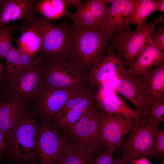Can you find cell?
<instances>
[{
    "instance_id": "6da1fadb",
    "label": "cell",
    "mask_w": 164,
    "mask_h": 164,
    "mask_svg": "<svg viewBox=\"0 0 164 164\" xmlns=\"http://www.w3.org/2000/svg\"><path fill=\"white\" fill-rule=\"evenodd\" d=\"M39 131L33 116L25 110L17 121L7 145L11 155L21 161H34Z\"/></svg>"
},
{
    "instance_id": "7a4b0ae2",
    "label": "cell",
    "mask_w": 164,
    "mask_h": 164,
    "mask_svg": "<svg viewBox=\"0 0 164 164\" xmlns=\"http://www.w3.org/2000/svg\"><path fill=\"white\" fill-rule=\"evenodd\" d=\"M164 14L153 22L144 23L137 27L134 31L130 28L113 36L110 39L111 44L107 47L109 52L117 50L125 64L130 66L137 59L140 52L154 33L155 27L164 22Z\"/></svg>"
},
{
    "instance_id": "3957f363",
    "label": "cell",
    "mask_w": 164,
    "mask_h": 164,
    "mask_svg": "<svg viewBox=\"0 0 164 164\" xmlns=\"http://www.w3.org/2000/svg\"><path fill=\"white\" fill-rule=\"evenodd\" d=\"M25 24L35 27L42 38L39 52L52 57L53 60H61L60 57L67 52L72 32L64 26L52 24L42 18L26 21Z\"/></svg>"
},
{
    "instance_id": "277c9868",
    "label": "cell",
    "mask_w": 164,
    "mask_h": 164,
    "mask_svg": "<svg viewBox=\"0 0 164 164\" xmlns=\"http://www.w3.org/2000/svg\"><path fill=\"white\" fill-rule=\"evenodd\" d=\"M103 112L94 103L70 130L63 133L71 142L80 144L98 151L102 146L100 128Z\"/></svg>"
},
{
    "instance_id": "5b68a950",
    "label": "cell",
    "mask_w": 164,
    "mask_h": 164,
    "mask_svg": "<svg viewBox=\"0 0 164 164\" xmlns=\"http://www.w3.org/2000/svg\"><path fill=\"white\" fill-rule=\"evenodd\" d=\"M156 128L143 120H140L131 130L127 138L118 147L121 156L127 162H131L141 156L156 157L155 132Z\"/></svg>"
},
{
    "instance_id": "8992f818",
    "label": "cell",
    "mask_w": 164,
    "mask_h": 164,
    "mask_svg": "<svg viewBox=\"0 0 164 164\" xmlns=\"http://www.w3.org/2000/svg\"><path fill=\"white\" fill-rule=\"evenodd\" d=\"M107 42L98 29L77 26L72 32L68 51L73 50L85 64H94L104 56Z\"/></svg>"
},
{
    "instance_id": "52a82bcc",
    "label": "cell",
    "mask_w": 164,
    "mask_h": 164,
    "mask_svg": "<svg viewBox=\"0 0 164 164\" xmlns=\"http://www.w3.org/2000/svg\"><path fill=\"white\" fill-rule=\"evenodd\" d=\"M36 145L40 164H56L69 141L51 121L42 119Z\"/></svg>"
},
{
    "instance_id": "ba28073f",
    "label": "cell",
    "mask_w": 164,
    "mask_h": 164,
    "mask_svg": "<svg viewBox=\"0 0 164 164\" xmlns=\"http://www.w3.org/2000/svg\"><path fill=\"white\" fill-rule=\"evenodd\" d=\"M80 87H57L43 84L34 99L43 119L51 121Z\"/></svg>"
},
{
    "instance_id": "9c48e42d",
    "label": "cell",
    "mask_w": 164,
    "mask_h": 164,
    "mask_svg": "<svg viewBox=\"0 0 164 164\" xmlns=\"http://www.w3.org/2000/svg\"><path fill=\"white\" fill-rule=\"evenodd\" d=\"M41 62L14 76L8 81L10 96L25 103L34 98L43 84L44 67Z\"/></svg>"
},
{
    "instance_id": "30bf717a",
    "label": "cell",
    "mask_w": 164,
    "mask_h": 164,
    "mask_svg": "<svg viewBox=\"0 0 164 164\" xmlns=\"http://www.w3.org/2000/svg\"><path fill=\"white\" fill-rule=\"evenodd\" d=\"M136 0H115L108 8L98 29L107 42L114 36L129 27L132 11Z\"/></svg>"
},
{
    "instance_id": "8fae6325",
    "label": "cell",
    "mask_w": 164,
    "mask_h": 164,
    "mask_svg": "<svg viewBox=\"0 0 164 164\" xmlns=\"http://www.w3.org/2000/svg\"><path fill=\"white\" fill-rule=\"evenodd\" d=\"M94 101L91 96L81 88L68 100L53 119L52 123L63 133L70 130Z\"/></svg>"
},
{
    "instance_id": "7c38bea8",
    "label": "cell",
    "mask_w": 164,
    "mask_h": 164,
    "mask_svg": "<svg viewBox=\"0 0 164 164\" xmlns=\"http://www.w3.org/2000/svg\"><path fill=\"white\" fill-rule=\"evenodd\" d=\"M139 121L103 112L100 128L102 146L105 149H116L122 143L125 136Z\"/></svg>"
},
{
    "instance_id": "4fadbf2b",
    "label": "cell",
    "mask_w": 164,
    "mask_h": 164,
    "mask_svg": "<svg viewBox=\"0 0 164 164\" xmlns=\"http://www.w3.org/2000/svg\"><path fill=\"white\" fill-rule=\"evenodd\" d=\"M115 77V90L134 105L142 116L146 106V98L141 78L124 68Z\"/></svg>"
},
{
    "instance_id": "5bb4252c",
    "label": "cell",
    "mask_w": 164,
    "mask_h": 164,
    "mask_svg": "<svg viewBox=\"0 0 164 164\" xmlns=\"http://www.w3.org/2000/svg\"><path fill=\"white\" fill-rule=\"evenodd\" d=\"M80 81L75 67L62 60H53L47 67H44V84L57 87H80Z\"/></svg>"
},
{
    "instance_id": "9a60e30c",
    "label": "cell",
    "mask_w": 164,
    "mask_h": 164,
    "mask_svg": "<svg viewBox=\"0 0 164 164\" xmlns=\"http://www.w3.org/2000/svg\"><path fill=\"white\" fill-rule=\"evenodd\" d=\"M96 98L97 105L104 113L137 121L141 119L139 112L130 107L113 90L106 87L100 88Z\"/></svg>"
},
{
    "instance_id": "2e32d148",
    "label": "cell",
    "mask_w": 164,
    "mask_h": 164,
    "mask_svg": "<svg viewBox=\"0 0 164 164\" xmlns=\"http://www.w3.org/2000/svg\"><path fill=\"white\" fill-rule=\"evenodd\" d=\"M36 3L34 0H0V29L18 20L35 18Z\"/></svg>"
},
{
    "instance_id": "e0dca14e",
    "label": "cell",
    "mask_w": 164,
    "mask_h": 164,
    "mask_svg": "<svg viewBox=\"0 0 164 164\" xmlns=\"http://www.w3.org/2000/svg\"><path fill=\"white\" fill-rule=\"evenodd\" d=\"M25 103L11 96L0 102V129L5 138L6 145L9 142L15 125L26 110Z\"/></svg>"
},
{
    "instance_id": "ac0fdd59",
    "label": "cell",
    "mask_w": 164,
    "mask_h": 164,
    "mask_svg": "<svg viewBox=\"0 0 164 164\" xmlns=\"http://www.w3.org/2000/svg\"><path fill=\"white\" fill-rule=\"evenodd\" d=\"M125 63L121 57L113 51L96 61L91 69L90 78L92 83L99 85L116 76L124 68Z\"/></svg>"
},
{
    "instance_id": "d6986e66",
    "label": "cell",
    "mask_w": 164,
    "mask_h": 164,
    "mask_svg": "<svg viewBox=\"0 0 164 164\" xmlns=\"http://www.w3.org/2000/svg\"><path fill=\"white\" fill-rule=\"evenodd\" d=\"M6 61L5 71L1 79L8 82L14 76L42 61L41 57H31L12 45L4 58Z\"/></svg>"
},
{
    "instance_id": "ffe728a7",
    "label": "cell",
    "mask_w": 164,
    "mask_h": 164,
    "mask_svg": "<svg viewBox=\"0 0 164 164\" xmlns=\"http://www.w3.org/2000/svg\"><path fill=\"white\" fill-rule=\"evenodd\" d=\"M139 77L142 81L146 94V106L164 98V61Z\"/></svg>"
},
{
    "instance_id": "44dd1931",
    "label": "cell",
    "mask_w": 164,
    "mask_h": 164,
    "mask_svg": "<svg viewBox=\"0 0 164 164\" xmlns=\"http://www.w3.org/2000/svg\"><path fill=\"white\" fill-rule=\"evenodd\" d=\"M163 50L150 39L141 50L135 61L128 69L133 75L139 77L146 71L163 61Z\"/></svg>"
},
{
    "instance_id": "7402d4cb",
    "label": "cell",
    "mask_w": 164,
    "mask_h": 164,
    "mask_svg": "<svg viewBox=\"0 0 164 164\" xmlns=\"http://www.w3.org/2000/svg\"><path fill=\"white\" fill-rule=\"evenodd\" d=\"M97 151L69 142L56 164H93Z\"/></svg>"
},
{
    "instance_id": "603a6c76",
    "label": "cell",
    "mask_w": 164,
    "mask_h": 164,
    "mask_svg": "<svg viewBox=\"0 0 164 164\" xmlns=\"http://www.w3.org/2000/svg\"><path fill=\"white\" fill-rule=\"evenodd\" d=\"M21 35L15 39L18 49L31 56L34 57L39 52L41 44V36L34 26L25 25L21 29Z\"/></svg>"
},
{
    "instance_id": "cb8c5ba5",
    "label": "cell",
    "mask_w": 164,
    "mask_h": 164,
    "mask_svg": "<svg viewBox=\"0 0 164 164\" xmlns=\"http://www.w3.org/2000/svg\"><path fill=\"white\" fill-rule=\"evenodd\" d=\"M67 2L64 0H39L36 3V9L46 20H57L64 15L70 16L71 15L67 10Z\"/></svg>"
},
{
    "instance_id": "d4e9b609",
    "label": "cell",
    "mask_w": 164,
    "mask_h": 164,
    "mask_svg": "<svg viewBox=\"0 0 164 164\" xmlns=\"http://www.w3.org/2000/svg\"><path fill=\"white\" fill-rule=\"evenodd\" d=\"M157 0H136L131 15V23L137 27L144 23L147 17L153 11H155Z\"/></svg>"
},
{
    "instance_id": "484cf974",
    "label": "cell",
    "mask_w": 164,
    "mask_h": 164,
    "mask_svg": "<svg viewBox=\"0 0 164 164\" xmlns=\"http://www.w3.org/2000/svg\"><path fill=\"white\" fill-rule=\"evenodd\" d=\"M141 120L157 128L160 123L164 121V98L147 105Z\"/></svg>"
},
{
    "instance_id": "4316f807",
    "label": "cell",
    "mask_w": 164,
    "mask_h": 164,
    "mask_svg": "<svg viewBox=\"0 0 164 164\" xmlns=\"http://www.w3.org/2000/svg\"><path fill=\"white\" fill-rule=\"evenodd\" d=\"M77 9V11L71 13L69 16L75 25L91 29H99L100 24L92 13L84 6L83 3Z\"/></svg>"
},
{
    "instance_id": "83f0119b",
    "label": "cell",
    "mask_w": 164,
    "mask_h": 164,
    "mask_svg": "<svg viewBox=\"0 0 164 164\" xmlns=\"http://www.w3.org/2000/svg\"><path fill=\"white\" fill-rule=\"evenodd\" d=\"M83 3L84 6L94 16L101 26L104 19L108 9L103 0H85Z\"/></svg>"
},
{
    "instance_id": "f1b7e54d",
    "label": "cell",
    "mask_w": 164,
    "mask_h": 164,
    "mask_svg": "<svg viewBox=\"0 0 164 164\" xmlns=\"http://www.w3.org/2000/svg\"><path fill=\"white\" fill-rule=\"evenodd\" d=\"M15 26H8V28L3 39L0 47V60L4 58L6 54L11 48L12 36Z\"/></svg>"
},
{
    "instance_id": "f546056e",
    "label": "cell",
    "mask_w": 164,
    "mask_h": 164,
    "mask_svg": "<svg viewBox=\"0 0 164 164\" xmlns=\"http://www.w3.org/2000/svg\"><path fill=\"white\" fill-rule=\"evenodd\" d=\"M155 148L156 157L164 155V130L158 128H155Z\"/></svg>"
},
{
    "instance_id": "4dcf8cb0",
    "label": "cell",
    "mask_w": 164,
    "mask_h": 164,
    "mask_svg": "<svg viewBox=\"0 0 164 164\" xmlns=\"http://www.w3.org/2000/svg\"><path fill=\"white\" fill-rule=\"evenodd\" d=\"M116 150V149L112 148L105 149L95 158L94 164H112L113 155Z\"/></svg>"
},
{
    "instance_id": "1f68e13d",
    "label": "cell",
    "mask_w": 164,
    "mask_h": 164,
    "mask_svg": "<svg viewBox=\"0 0 164 164\" xmlns=\"http://www.w3.org/2000/svg\"><path fill=\"white\" fill-rule=\"evenodd\" d=\"M151 41L160 49H164V28L162 26L159 27L157 31L154 33L150 38Z\"/></svg>"
},
{
    "instance_id": "d6a6232c",
    "label": "cell",
    "mask_w": 164,
    "mask_h": 164,
    "mask_svg": "<svg viewBox=\"0 0 164 164\" xmlns=\"http://www.w3.org/2000/svg\"><path fill=\"white\" fill-rule=\"evenodd\" d=\"M4 135L0 129V153L2 154L7 149Z\"/></svg>"
},
{
    "instance_id": "836d02e7",
    "label": "cell",
    "mask_w": 164,
    "mask_h": 164,
    "mask_svg": "<svg viewBox=\"0 0 164 164\" xmlns=\"http://www.w3.org/2000/svg\"><path fill=\"white\" fill-rule=\"evenodd\" d=\"M130 164H151L146 158L142 157L139 159H135L131 162Z\"/></svg>"
},
{
    "instance_id": "e575fe53",
    "label": "cell",
    "mask_w": 164,
    "mask_h": 164,
    "mask_svg": "<svg viewBox=\"0 0 164 164\" xmlns=\"http://www.w3.org/2000/svg\"><path fill=\"white\" fill-rule=\"evenodd\" d=\"M126 162L125 159L122 156H117L114 158L112 164H125Z\"/></svg>"
},
{
    "instance_id": "d590c367",
    "label": "cell",
    "mask_w": 164,
    "mask_h": 164,
    "mask_svg": "<svg viewBox=\"0 0 164 164\" xmlns=\"http://www.w3.org/2000/svg\"><path fill=\"white\" fill-rule=\"evenodd\" d=\"M159 10V11L164 12V0H157V4L155 11Z\"/></svg>"
},
{
    "instance_id": "8d00e7d4",
    "label": "cell",
    "mask_w": 164,
    "mask_h": 164,
    "mask_svg": "<svg viewBox=\"0 0 164 164\" xmlns=\"http://www.w3.org/2000/svg\"><path fill=\"white\" fill-rule=\"evenodd\" d=\"M7 28L8 26L0 29V47Z\"/></svg>"
},
{
    "instance_id": "74e56055",
    "label": "cell",
    "mask_w": 164,
    "mask_h": 164,
    "mask_svg": "<svg viewBox=\"0 0 164 164\" xmlns=\"http://www.w3.org/2000/svg\"><path fill=\"white\" fill-rule=\"evenodd\" d=\"M5 65L1 60H0V81L2 76V73L4 69Z\"/></svg>"
},
{
    "instance_id": "f35d334b",
    "label": "cell",
    "mask_w": 164,
    "mask_h": 164,
    "mask_svg": "<svg viewBox=\"0 0 164 164\" xmlns=\"http://www.w3.org/2000/svg\"><path fill=\"white\" fill-rule=\"evenodd\" d=\"M103 2L105 4L108 3H112L115 1V0H103Z\"/></svg>"
},
{
    "instance_id": "ab89813d",
    "label": "cell",
    "mask_w": 164,
    "mask_h": 164,
    "mask_svg": "<svg viewBox=\"0 0 164 164\" xmlns=\"http://www.w3.org/2000/svg\"><path fill=\"white\" fill-rule=\"evenodd\" d=\"M3 99L2 94L0 92V102Z\"/></svg>"
},
{
    "instance_id": "60d3db41",
    "label": "cell",
    "mask_w": 164,
    "mask_h": 164,
    "mask_svg": "<svg viewBox=\"0 0 164 164\" xmlns=\"http://www.w3.org/2000/svg\"><path fill=\"white\" fill-rule=\"evenodd\" d=\"M162 164H164V160H163V161H162Z\"/></svg>"
},
{
    "instance_id": "b9f144b4",
    "label": "cell",
    "mask_w": 164,
    "mask_h": 164,
    "mask_svg": "<svg viewBox=\"0 0 164 164\" xmlns=\"http://www.w3.org/2000/svg\"><path fill=\"white\" fill-rule=\"evenodd\" d=\"M1 155V153H0V157Z\"/></svg>"
}]
</instances>
